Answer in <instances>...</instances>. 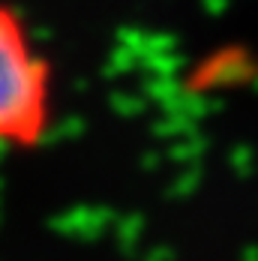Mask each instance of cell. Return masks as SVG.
Returning <instances> with one entry per match:
<instances>
[{
  "instance_id": "cell-1",
  "label": "cell",
  "mask_w": 258,
  "mask_h": 261,
  "mask_svg": "<svg viewBox=\"0 0 258 261\" xmlns=\"http://www.w3.org/2000/svg\"><path fill=\"white\" fill-rule=\"evenodd\" d=\"M54 66L27 18L0 0V150H36L54 129Z\"/></svg>"
}]
</instances>
